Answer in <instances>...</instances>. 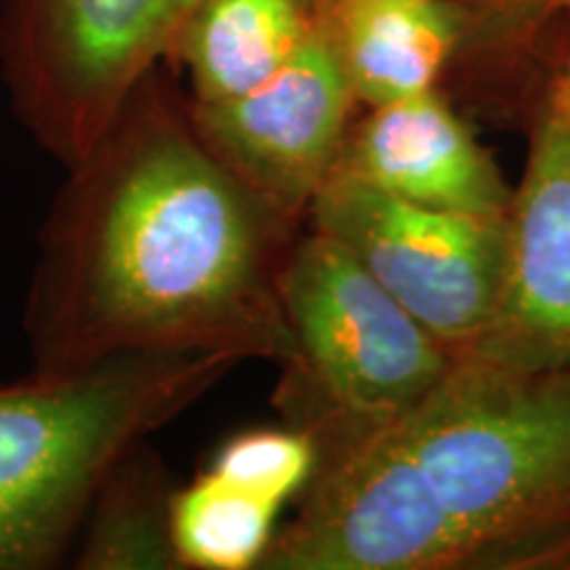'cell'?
<instances>
[{
    "mask_svg": "<svg viewBox=\"0 0 570 570\" xmlns=\"http://www.w3.org/2000/svg\"><path fill=\"white\" fill-rule=\"evenodd\" d=\"M356 104L325 17L294 59L254 90L190 101V122L235 180L296 225L336 173Z\"/></svg>",
    "mask_w": 570,
    "mask_h": 570,
    "instance_id": "cell-8",
    "label": "cell"
},
{
    "mask_svg": "<svg viewBox=\"0 0 570 570\" xmlns=\"http://www.w3.org/2000/svg\"><path fill=\"white\" fill-rule=\"evenodd\" d=\"M460 356L508 367H570V56L554 71L504 214L494 312Z\"/></svg>",
    "mask_w": 570,
    "mask_h": 570,
    "instance_id": "cell-9",
    "label": "cell"
},
{
    "mask_svg": "<svg viewBox=\"0 0 570 570\" xmlns=\"http://www.w3.org/2000/svg\"><path fill=\"white\" fill-rule=\"evenodd\" d=\"M277 294L294 344L277 404L315 441L396 423L458 360L315 227L291 246Z\"/></svg>",
    "mask_w": 570,
    "mask_h": 570,
    "instance_id": "cell-4",
    "label": "cell"
},
{
    "mask_svg": "<svg viewBox=\"0 0 570 570\" xmlns=\"http://www.w3.org/2000/svg\"><path fill=\"white\" fill-rule=\"evenodd\" d=\"M560 568H566V570H570V552L566 554V558H562V562H560Z\"/></svg>",
    "mask_w": 570,
    "mask_h": 570,
    "instance_id": "cell-18",
    "label": "cell"
},
{
    "mask_svg": "<svg viewBox=\"0 0 570 570\" xmlns=\"http://www.w3.org/2000/svg\"><path fill=\"white\" fill-rule=\"evenodd\" d=\"M283 504L206 470L173 494V541L183 568H259Z\"/></svg>",
    "mask_w": 570,
    "mask_h": 570,
    "instance_id": "cell-14",
    "label": "cell"
},
{
    "mask_svg": "<svg viewBox=\"0 0 570 570\" xmlns=\"http://www.w3.org/2000/svg\"><path fill=\"white\" fill-rule=\"evenodd\" d=\"M396 431L468 568H560L570 552V367L458 356Z\"/></svg>",
    "mask_w": 570,
    "mask_h": 570,
    "instance_id": "cell-2",
    "label": "cell"
},
{
    "mask_svg": "<svg viewBox=\"0 0 570 570\" xmlns=\"http://www.w3.org/2000/svg\"><path fill=\"white\" fill-rule=\"evenodd\" d=\"M325 17L327 0H194L173 51L190 77V101L254 90L294 59Z\"/></svg>",
    "mask_w": 570,
    "mask_h": 570,
    "instance_id": "cell-11",
    "label": "cell"
},
{
    "mask_svg": "<svg viewBox=\"0 0 570 570\" xmlns=\"http://www.w3.org/2000/svg\"><path fill=\"white\" fill-rule=\"evenodd\" d=\"M194 0H0L13 114L63 169L104 138L148 71L173 59Z\"/></svg>",
    "mask_w": 570,
    "mask_h": 570,
    "instance_id": "cell-5",
    "label": "cell"
},
{
    "mask_svg": "<svg viewBox=\"0 0 570 570\" xmlns=\"http://www.w3.org/2000/svg\"><path fill=\"white\" fill-rule=\"evenodd\" d=\"M306 217L449 352L479 341L502 277L504 217L431 209L346 173L331 175Z\"/></svg>",
    "mask_w": 570,
    "mask_h": 570,
    "instance_id": "cell-7",
    "label": "cell"
},
{
    "mask_svg": "<svg viewBox=\"0 0 570 570\" xmlns=\"http://www.w3.org/2000/svg\"><path fill=\"white\" fill-rule=\"evenodd\" d=\"M317 441L304 428H256L233 436L214 458V473L285 504L304 494L317 470Z\"/></svg>",
    "mask_w": 570,
    "mask_h": 570,
    "instance_id": "cell-15",
    "label": "cell"
},
{
    "mask_svg": "<svg viewBox=\"0 0 570 570\" xmlns=\"http://www.w3.org/2000/svg\"><path fill=\"white\" fill-rule=\"evenodd\" d=\"M550 3H554V6H560L562 11H568L570 13V0H550Z\"/></svg>",
    "mask_w": 570,
    "mask_h": 570,
    "instance_id": "cell-17",
    "label": "cell"
},
{
    "mask_svg": "<svg viewBox=\"0 0 570 570\" xmlns=\"http://www.w3.org/2000/svg\"><path fill=\"white\" fill-rule=\"evenodd\" d=\"M167 470L138 444L127 452L90 502V531L77 566L88 570L183 568L173 541Z\"/></svg>",
    "mask_w": 570,
    "mask_h": 570,
    "instance_id": "cell-13",
    "label": "cell"
},
{
    "mask_svg": "<svg viewBox=\"0 0 570 570\" xmlns=\"http://www.w3.org/2000/svg\"><path fill=\"white\" fill-rule=\"evenodd\" d=\"M235 362L209 352H138L0 389V494L56 558L111 468Z\"/></svg>",
    "mask_w": 570,
    "mask_h": 570,
    "instance_id": "cell-3",
    "label": "cell"
},
{
    "mask_svg": "<svg viewBox=\"0 0 570 570\" xmlns=\"http://www.w3.org/2000/svg\"><path fill=\"white\" fill-rule=\"evenodd\" d=\"M317 449L302 508L275 533L262 570L468 568L465 547L396 423L317 441Z\"/></svg>",
    "mask_w": 570,
    "mask_h": 570,
    "instance_id": "cell-6",
    "label": "cell"
},
{
    "mask_svg": "<svg viewBox=\"0 0 570 570\" xmlns=\"http://www.w3.org/2000/svg\"><path fill=\"white\" fill-rule=\"evenodd\" d=\"M51 560L53 554L27 529V523L17 515L9 499L0 494V570L42 568Z\"/></svg>",
    "mask_w": 570,
    "mask_h": 570,
    "instance_id": "cell-16",
    "label": "cell"
},
{
    "mask_svg": "<svg viewBox=\"0 0 570 570\" xmlns=\"http://www.w3.org/2000/svg\"><path fill=\"white\" fill-rule=\"evenodd\" d=\"M327 24L365 106L436 90L460 40L449 0H327Z\"/></svg>",
    "mask_w": 570,
    "mask_h": 570,
    "instance_id": "cell-12",
    "label": "cell"
},
{
    "mask_svg": "<svg viewBox=\"0 0 570 570\" xmlns=\"http://www.w3.org/2000/svg\"><path fill=\"white\" fill-rule=\"evenodd\" d=\"M336 173L431 209L504 217L512 188L439 90L370 106L348 127Z\"/></svg>",
    "mask_w": 570,
    "mask_h": 570,
    "instance_id": "cell-10",
    "label": "cell"
},
{
    "mask_svg": "<svg viewBox=\"0 0 570 570\" xmlns=\"http://www.w3.org/2000/svg\"><path fill=\"white\" fill-rule=\"evenodd\" d=\"M67 173L27 296L35 377L138 352L294 356L277 294L294 223L214 159L161 67Z\"/></svg>",
    "mask_w": 570,
    "mask_h": 570,
    "instance_id": "cell-1",
    "label": "cell"
}]
</instances>
